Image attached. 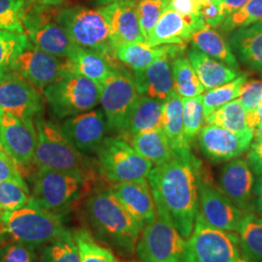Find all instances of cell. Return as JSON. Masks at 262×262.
Returning <instances> with one entry per match:
<instances>
[{
	"instance_id": "obj_1",
	"label": "cell",
	"mask_w": 262,
	"mask_h": 262,
	"mask_svg": "<svg viewBox=\"0 0 262 262\" xmlns=\"http://www.w3.org/2000/svg\"><path fill=\"white\" fill-rule=\"evenodd\" d=\"M200 162L190 150L174 152L168 161L156 165L148 176L157 214L169 219L187 241L198 213Z\"/></svg>"
},
{
	"instance_id": "obj_2",
	"label": "cell",
	"mask_w": 262,
	"mask_h": 262,
	"mask_svg": "<svg viewBox=\"0 0 262 262\" xmlns=\"http://www.w3.org/2000/svg\"><path fill=\"white\" fill-rule=\"evenodd\" d=\"M84 215L93 237L99 243L123 258L135 253L143 227L112 189L99 190L89 197L84 203Z\"/></svg>"
},
{
	"instance_id": "obj_3",
	"label": "cell",
	"mask_w": 262,
	"mask_h": 262,
	"mask_svg": "<svg viewBox=\"0 0 262 262\" xmlns=\"http://www.w3.org/2000/svg\"><path fill=\"white\" fill-rule=\"evenodd\" d=\"M0 226L13 241L33 250L44 247L66 229L61 215L42 208L31 197L17 210L0 212Z\"/></svg>"
},
{
	"instance_id": "obj_4",
	"label": "cell",
	"mask_w": 262,
	"mask_h": 262,
	"mask_svg": "<svg viewBox=\"0 0 262 262\" xmlns=\"http://www.w3.org/2000/svg\"><path fill=\"white\" fill-rule=\"evenodd\" d=\"M56 19L75 45L95 51L103 55L114 68L120 67L121 61L113 47L110 28L100 8L76 6L58 10Z\"/></svg>"
},
{
	"instance_id": "obj_5",
	"label": "cell",
	"mask_w": 262,
	"mask_h": 262,
	"mask_svg": "<svg viewBox=\"0 0 262 262\" xmlns=\"http://www.w3.org/2000/svg\"><path fill=\"white\" fill-rule=\"evenodd\" d=\"M37 144L33 161L38 169H54L88 175L82 152L68 139L61 126L38 117L34 121Z\"/></svg>"
},
{
	"instance_id": "obj_6",
	"label": "cell",
	"mask_w": 262,
	"mask_h": 262,
	"mask_svg": "<svg viewBox=\"0 0 262 262\" xmlns=\"http://www.w3.org/2000/svg\"><path fill=\"white\" fill-rule=\"evenodd\" d=\"M185 262H249L244 255L239 236L215 228L196 215L187 240Z\"/></svg>"
},
{
	"instance_id": "obj_7",
	"label": "cell",
	"mask_w": 262,
	"mask_h": 262,
	"mask_svg": "<svg viewBox=\"0 0 262 262\" xmlns=\"http://www.w3.org/2000/svg\"><path fill=\"white\" fill-rule=\"evenodd\" d=\"M58 10L54 6L37 4L28 0L23 19L25 34L35 47L53 56L68 58L75 45L56 19Z\"/></svg>"
},
{
	"instance_id": "obj_8",
	"label": "cell",
	"mask_w": 262,
	"mask_h": 262,
	"mask_svg": "<svg viewBox=\"0 0 262 262\" xmlns=\"http://www.w3.org/2000/svg\"><path fill=\"white\" fill-rule=\"evenodd\" d=\"M88 175L54 169H39L31 198L48 211L66 214L82 194Z\"/></svg>"
},
{
	"instance_id": "obj_9",
	"label": "cell",
	"mask_w": 262,
	"mask_h": 262,
	"mask_svg": "<svg viewBox=\"0 0 262 262\" xmlns=\"http://www.w3.org/2000/svg\"><path fill=\"white\" fill-rule=\"evenodd\" d=\"M95 152L100 174L116 184L145 181L152 168L150 161L120 137H105Z\"/></svg>"
},
{
	"instance_id": "obj_10",
	"label": "cell",
	"mask_w": 262,
	"mask_h": 262,
	"mask_svg": "<svg viewBox=\"0 0 262 262\" xmlns=\"http://www.w3.org/2000/svg\"><path fill=\"white\" fill-rule=\"evenodd\" d=\"M101 86L72 72L44 90L48 103L59 119L94 109L100 102Z\"/></svg>"
},
{
	"instance_id": "obj_11",
	"label": "cell",
	"mask_w": 262,
	"mask_h": 262,
	"mask_svg": "<svg viewBox=\"0 0 262 262\" xmlns=\"http://www.w3.org/2000/svg\"><path fill=\"white\" fill-rule=\"evenodd\" d=\"M139 96L134 75L124 67L113 68L101 84L99 102L109 130L123 133Z\"/></svg>"
},
{
	"instance_id": "obj_12",
	"label": "cell",
	"mask_w": 262,
	"mask_h": 262,
	"mask_svg": "<svg viewBox=\"0 0 262 262\" xmlns=\"http://www.w3.org/2000/svg\"><path fill=\"white\" fill-rule=\"evenodd\" d=\"M186 245L172 222L157 214L152 223L143 227L135 253L143 261L185 262Z\"/></svg>"
},
{
	"instance_id": "obj_13",
	"label": "cell",
	"mask_w": 262,
	"mask_h": 262,
	"mask_svg": "<svg viewBox=\"0 0 262 262\" xmlns=\"http://www.w3.org/2000/svg\"><path fill=\"white\" fill-rule=\"evenodd\" d=\"M13 71L39 90H45L73 72L71 62L33 46L30 42L15 60Z\"/></svg>"
},
{
	"instance_id": "obj_14",
	"label": "cell",
	"mask_w": 262,
	"mask_h": 262,
	"mask_svg": "<svg viewBox=\"0 0 262 262\" xmlns=\"http://www.w3.org/2000/svg\"><path fill=\"white\" fill-rule=\"evenodd\" d=\"M43 109L44 101L39 91L18 73L11 72L0 83V112L33 121L41 117Z\"/></svg>"
},
{
	"instance_id": "obj_15",
	"label": "cell",
	"mask_w": 262,
	"mask_h": 262,
	"mask_svg": "<svg viewBox=\"0 0 262 262\" xmlns=\"http://www.w3.org/2000/svg\"><path fill=\"white\" fill-rule=\"evenodd\" d=\"M246 213L235 206L221 189L201 177L198 185V213L207 225L226 231H238Z\"/></svg>"
},
{
	"instance_id": "obj_16",
	"label": "cell",
	"mask_w": 262,
	"mask_h": 262,
	"mask_svg": "<svg viewBox=\"0 0 262 262\" xmlns=\"http://www.w3.org/2000/svg\"><path fill=\"white\" fill-rule=\"evenodd\" d=\"M253 138V130L235 133L215 124H205L197 135L203 155L215 162L238 158L250 148Z\"/></svg>"
},
{
	"instance_id": "obj_17",
	"label": "cell",
	"mask_w": 262,
	"mask_h": 262,
	"mask_svg": "<svg viewBox=\"0 0 262 262\" xmlns=\"http://www.w3.org/2000/svg\"><path fill=\"white\" fill-rule=\"evenodd\" d=\"M0 142L17 164L27 165L33 160L37 144L34 122L0 112Z\"/></svg>"
},
{
	"instance_id": "obj_18",
	"label": "cell",
	"mask_w": 262,
	"mask_h": 262,
	"mask_svg": "<svg viewBox=\"0 0 262 262\" xmlns=\"http://www.w3.org/2000/svg\"><path fill=\"white\" fill-rule=\"evenodd\" d=\"M253 188V172L247 160L232 159L221 170V191L244 213L253 212L255 209Z\"/></svg>"
},
{
	"instance_id": "obj_19",
	"label": "cell",
	"mask_w": 262,
	"mask_h": 262,
	"mask_svg": "<svg viewBox=\"0 0 262 262\" xmlns=\"http://www.w3.org/2000/svg\"><path fill=\"white\" fill-rule=\"evenodd\" d=\"M110 28L113 47L133 43H146L141 31L137 0H119L101 8Z\"/></svg>"
},
{
	"instance_id": "obj_20",
	"label": "cell",
	"mask_w": 262,
	"mask_h": 262,
	"mask_svg": "<svg viewBox=\"0 0 262 262\" xmlns=\"http://www.w3.org/2000/svg\"><path fill=\"white\" fill-rule=\"evenodd\" d=\"M61 129L80 152L91 154L103 142L107 122L100 109H93L66 118Z\"/></svg>"
},
{
	"instance_id": "obj_21",
	"label": "cell",
	"mask_w": 262,
	"mask_h": 262,
	"mask_svg": "<svg viewBox=\"0 0 262 262\" xmlns=\"http://www.w3.org/2000/svg\"><path fill=\"white\" fill-rule=\"evenodd\" d=\"M206 26L202 18L191 19L180 15L169 6L150 33L147 44L151 47L161 45H183L197 30Z\"/></svg>"
},
{
	"instance_id": "obj_22",
	"label": "cell",
	"mask_w": 262,
	"mask_h": 262,
	"mask_svg": "<svg viewBox=\"0 0 262 262\" xmlns=\"http://www.w3.org/2000/svg\"><path fill=\"white\" fill-rule=\"evenodd\" d=\"M111 189L142 227L157 219L156 203L148 180L118 183Z\"/></svg>"
},
{
	"instance_id": "obj_23",
	"label": "cell",
	"mask_w": 262,
	"mask_h": 262,
	"mask_svg": "<svg viewBox=\"0 0 262 262\" xmlns=\"http://www.w3.org/2000/svg\"><path fill=\"white\" fill-rule=\"evenodd\" d=\"M175 57L171 55L161 56L143 71L134 72L138 94L164 101L174 91L171 64Z\"/></svg>"
},
{
	"instance_id": "obj_24",
	"label": "cell",
	"mask_w": 262,
	"mask_h": 262,
	"mask_svg": "<svg viewBox=\"0 0 262 262\" xmlns=\"http://www.w3.org/2000/svg\"><path fill=\"white\" fill-rule=\"evenodd\" d=\"M229 46L236 58L262 74V20L231 31Z\"/></svg>"
},
{
	"instance_id": "obj_25",
	"label": "cell",
	"mask_w": 262,
	"mask_h": 262,
	"mask_svg": "<svg viewBox=\"0 0 262 262\" xmlns=\"http://www.w3.org/2000/svg\"><path fill=\"white\" fill-rule=\"evenodd\" d=\"M186 50L183 45H161L151 47L147 43H133L118 47L115 50L117 58L123 64L128 66L133 72L146 69L156 59L163 56H181Z\"/></svg>"
},
{
	"instance_id": "obj_26",
	"label": "cell",
	"mask_w": 262,
	"mask_h": 262,
	"mask_svg": "<svg viewBox=\"0 0 262 262\" xmlns=\"http://www.w3.org/2000/svg\"><path fill=\"white\" fill-rule=\"evenodd\" d=\"M187 58L205 91L231 82L239 76L237 70L207 56L196 48L192 47L187 52Z\"/></svg>"
},
{
	"instance_id": "obj_27",
	"label": "cell",
	"mask_w": 262,
	"mask_h": 262,
	"mask_svg": "<svg viewBox=\"0 0 262 262\" xmlns=\"http://www.w3.org/2000/svg\"><path fill=\"white\" fill-rule=\"evenodd\" d=\"M163 102L140 95L131 112L123 133L131 138L144 131L162 128Z\"/></svg>"
},
{
	"instance_id": "obj_28",
	"label": "cell",
	"mask_w": 262,
	"mask_h": 262,
	"mask_svg": "<svg viewBox=\"0 0 262 262\" xmlns=\"http://www.w3.org/2000/svg\"><path fill=\"white\" fill-rule=\"evenodd\" d=\"M162 130L174 152L190 150V144L184 134L182 98L175 91L163 102Z\"/></svg>"
},
{
	"instance_id": "obj_29",
	"label": "cell",
	"mask_w": 262,
	"mask_h": 262,
	"mask_svg": "<svg viewBox=\"0 0 262 262\" xmlns=\"http://www.w3.org/2000/svg\"><path fill=\"white\" fill-rule=\"evenodd\" d=\"M192 47L234 70L239 69V62L231 48L223 36L209 26L197 30L190 38Z\"/></svg>"
},
{
	"instance_id": "obj_30",
	"label": "cell",
	"mask_w": 262,
	"mask_h": 262,
	"mask_svg": "<svg viewBox=\"0 0 262 262\" xmlns=\"http://www.w3.org/2000/svg\"><path fill=\"white\" fill-rule=\"evenodd\" d=\"M131 146L140 156L155 165L168 161L174 155L162 128L144 131L134 135L131 137Z\"/></svg>"
},
{
	"instance_id": "obj_31",
	"label": "cell",
	"mask_w": 262,
	"mask_h": 262,
	"mask_svg": "<svg viewBox=\"0 0 262 262\" xmlns=\"http://www.w3.org/2000/svg\"><path fill=\"white\" fill-rule=\"evenodd\" d=\"M68 59L73 72L91 79L100 86L114 68L103 55L79 46L75 48Z\"/></svg>"
},
{
	"instance_id": "obj_32",
	"label": "cell",
	"mask_w": 262,
	"mask_h": 262,
	"mask_svg": "<svg viewBox=\"0 0 262 262\" xmlns=\"http://www.w3.org/2000/svg\"><path fill=\"white\" fill-rule=\"evenodd\" d=\"M239 241L249 262H262V216L246 213L238 228Z\"/></svg>"
},
{
	"instance_id": "obj_33",
	"label": "cell",
	"mask_w": 262,
	"mask_h": 262,
	"mask_svg": "<svg viewBox=\"0 0 262 262\" xmlns=\"http://www.w3.org/2000/svg\"><path fill=\"white\" fill-rule=\"evenodd\" d=\"M171 68L173 88L181 98L195 97L205 92L188 58L182 55L176 56L172 60Z\"/></svg>"
},
{
	"instance_id": "obj_34",
	"label": "cell",
	"mask_w": 262,
	"mask_h": 262,
	"mask_svg": "<svg viewBox=\"0 0 262 262\" xmlns=\"http://www.w3.org/2000/svg\"><path fill=\"white\" fill-rule=\"evenodd\" d=\"M39 262H80L73 232L66 228L54 240L42 247Z\"/></svg>"
},
{
	"instance_id": "obj_35",
	"label": "cell",
	"mask_w": 262,
	"mask_h": 262,
	"mask_svg": "<svg viewBox=\"0 0 262 262\" xmlns=\"http://www.w3.org/2000/svg\"><path fill=\"white\" fill-rule=\"evenodd\" d=\"M247 111L239 99L225 104L204 119L205 124H215L235 133L252 130L246 121Z\"/></svg>"
},
{
	"instance_id": "obj_36",
	"label": "cell",
	"mask_w": 262,
	"mask_h": 262,
	"mask_svg": "<svg viewBox=\"0 0 262 262\" xmlns=\"http://www.w3.org/2000/svg\"><path fill=\"white\" fill-rule=\"evenodd\" d=\"M29 44L24 33L0 30V83L13 72L16 58Z\"/></svg>"
},
{
	"instance_id": "obj_37",
	"label": "cell",
	"mask_w": 262,
	"mask_h": 262,
	"mask_svg": "<svg viewBox=\"0 0 262 262\" xmlns=\"http://www.w3.org/2000/svg\"><path fill=\"white\" fill-rule=\"evenodd\" d=\"M247 81V76H238L231 82L220 85L202 94L204 119L226 103L239 97L241 89Z\"/></svg>"
},
{
	"instance_id": "obj_38",
	"label": "cell",
	"mask_w": 262,
	"mask_h": 262,
	"mask_svg": "<svg viewBox=\"0 0 262 262\" xmlns=\"http://www.w3.org/2000/svg\"><path fill=\"white\" fill-rule=\"evenodd\" d=\"M79 250L80 262H119L112 250L105 247L84 229L73 231Z\"/></svg>"
},
{
	"instance_id": "obj_39",
	"label": "cell",
	"mask_w": 262,
	"mask_h": 262,
	"mask_svg": "<svg viewBox=\"0 0 262 262\" xmlns=\"http://www.w3.org/2000/svg\"><path fill=\"white\" fill-rule=\"evenodd\" d=\"M184 134L190 144L203 127L204 112L202 94L190 98H182Z\"/></svg>"
},
{
	"instance_id": "obj_40",
	"label": "cell",
	"mask_w": 262,
	"mask_h": 262,
	"mask_svg": "<svg viewBox=\"0 0 262 262\" xmlns=\"http://www.w3.org/2000/svg\"><path fill=\"white\" fill-rule=\"evenodd\" d=\"M28 0H0V30L24 33L23 19Z\"/></svg>"
},
{
	"instance_id": "obj_41",
	"label": "cell",
	"mask_w": 262,
	"mask_h": 262,
	"mask_svg": "<svg viewBox=\"0 0 262 262\" xmlns=\"http://www.w3.org/2000/svg\"><path fill=\"white\" fill-rule=\"evenodd\" d=\"M169 0H137V13L141 31L147 43L161 15L168 9Z\"/></svg>"
},
{
	"instance_id": "obj_42",
	"label": "cell",
	"mask_w": 262,
	"mask_h": 262,
	"mask_svg": "<svg viewBox=\"0 0 262 262\" xmlns=\"http://www.w3.org/2000/svg\"><path fill=\"white\" fill-rule=\"evenodd\" d=\"M262 20V0H249L242 8L225 18L219 27L223 32H231L234 29L251 26Z\"/></svg>"
},
{
	"instance_id": "obj_43",
	"label": "cell",
	"mask_w": 262,
	"mask_h": 262,
	"mask_svg": "<svg viewBox=\"0 0 262 262\" xmlns=\"http://www.w3.org/2000/svg\"><path fill=\"white\" fill-rule=\"evenodd\" d=\"M28 187L13 182H0V212H9L26 205L29 201Z\"/></svg>"
},
{
	"instance_id": "obj_44",
	"label": "cell",
	"mask_w": 262,
	"mask_h": 262,
	"mask_svg": "<svg viewBox=\"0 0 262 262\" xmlns=\"http://www.w3.org/2000/svg\"><path fill=\"white\" fill-rule=\"evenodd\" d=\"M0 262H38L35 250L13 241L0 247Z\"/></svg>"
},
{
	"instance_id": "obj_45",
	"label": "cell",
	"mask_w": 262,
	"mask_h": 262,
	"mask_svg": "<svg viewBox=\"0 0 262 262\" xmlns=\"http://www.w3.org/2000/svg\"><path fill=\"white\" fill-rule=\"evenodd\" d=\"M239 101L246 111H252L262 106V80L246 81L241 89Z\"/></svg>"
},
{
	"instance_id": "obj_46",
	"label": "cell",
	"mask_w": 262,
	"mask_h": 262,
	"mask_svg": "<svg viewBox=\"0 0 262 262\" xmlns=\"http://www.w3.org/2000/svg\"><path fill=\"white\" fill-rule=\"evenodd\" d=\"M16 164L6 151L0 150V182H13L28 187Z\"/></svg>"
},
{
	"instance_id": "obj_47",
	"label": "cell",
	"mask_w": 262,
	"mask_h": 262,
	"mask_svg": "<svg viewBox=\"0 0 262 262\" xmlns=\"http://www.w3.org/2000/svg\"><path fill=\"white\" fill-rule=\"evenodd\" d=\"M170 7L186 18L197 19L201 17V6L194 0H169Z\"/></svg>"
},
{
	"instance_id": "obj_48",
	"label": "cell",
	"mask_w": 262,
	"mask_h": 262,
	"mask_svg": "<svg viewBox=\"0 0 262 262\" xmlns=\"http://www.w3.org/2000/svg\"><path fill=\"white\" fill-rule=\"evenodd\" d=\"M221 3L219 1H209V3L201 7V17L207 26L211 28H219L224 19L221 14Z\"/></svg>"
},
{
	"instance_id": "obj_49",
	"label": "cell",
	"mask_w": 262,
	"mask_h": 262,
	"mask_svg": "<svg viewBox=\"0 0 262 262\" xmlns=\"http://www.w3.org/2000/svg\"><path fill=\"white\" fill-rule=\"evenodd\" d=\"M248 163L253 173L262 176V141H254L248 154Z\"/></svg>"
},
{
	"instance_id": "obj_50",
	"label": "cell",
	"mask_w": 262,
	"mask_h": 262,
	"mask_svg": "<svg viewBox=\"0 0 262 262\" xmlns=\"http://www.w3.org/2000/svg\"><path fill=\"white\" fill-rule=\"evenodd\" d=\"M248 2L249 0H224L221 3V14L224 20L232 13L241 9Z\"/></svg>"
},
{
	"instance_id": "obj_51",
	"label": "cell",
	"mask_w": 262,
	"mask_h": 262,
	"mask_svg": "<svg viewBox=\"0 0 262 262\" xmlns=\"http://www.w3.org/2000/svg\"><path fill=\"white\" fill-rule=\"evenodd\" d=\"M246 121L249 128L252 130L256 126L262 125V106L252 111H247Z\"/></svg>"
},
{
	"instance_id": "obj_52",
	"label": "cell",
	"mask_w": 262,
	"mask_h": 262,
	"mask_svg": "<svg viewBox=\"0 0 262 262\" xmlns=\"http://www.w3.org/2000/svg\"><path fill=\"white\" fill-rule=\"evenodd\" d=\"M253 194H254V207L257 210L258 214L262 216V176H259L254 184Z\"/></svg>"
},
{
	"instance_id": "obj_53",
	"label": "cell",
	"mask_w": 262,
	"mask_h": 262,
	"mask_svg": "<svg viewBox=\"0 0 262 262\" xmlns=\"http://www.w3.org/2000/svg\"><path fill=\"white\" fill-rule=\"evenodd\" d=\"M32 2H35L37 4L41 5H46V6H58L59 4H61L64 0H31Z\"/></svg>"
},
{
	"instance_id": "obj_54",
	"label": "cell",
	"mask_w": 262,
	"mask_h": 262,
	"mask_svg": "<svg viewBox=\"0 0 262 262\" xmlns=\"http://www.w3.org/2000/svg\"><path fill=\"white\" fill-rule=\"evenodd\" d=\"M253 140L262 141V125H258L253 129Z\"/></svg>"
},
{
	"instance_id": "obj_55",
	"label": "cell",
	"mask_w": 262,
	"mask_h": 262,
	"mask_svg": "<svg viewBox=\"0 0 262 262\" xmlns=\"http://www.w3.org/2000/svg\"><path fill=\"white\" fill-rule=\"evenodd\" d=\"M97 3H99V4H101V5H108V4H110V3H113V2H116V1H119V0H95Z\"/></svg>"
},
{
	"instance_id": "obj_56",
	"label": "cell",
	"mask_w": 262,
	"mask_h": 262,
	"mask_svg": "<svg viewBox=\"0 0 262 262\" xmlns=\"http://www.w3.org/2000/svg\"><path fill=\"white\" fill-rule=\"evenodd\" d=\"M196 2L197 4H199L201 7L205 6L208 3H209V0H194Z\"/></svg>"
},
{
	"instance_id": "obj_57",
	"label": "cell",
	"mask_w": 262,
	"mask_h": 262,
	"mask_svg": "<svg viewBox=\"0 0 262 262\" xmlns=\"http://www.w3.org/2000/svg\"><path fill=\"white\" fill-rule=\"evenodd\" d=\"M122 262H147V261H143V260H141V259H139V260H136V259H129V260H124V261Z\"/></svg>"
},
{
	"instance_id": "obj_58",
	"label": "cell",
	"mask_w": 262,
	"mask_h": 262,
	"mask_svg": "<svg viewBox=\"0 0 262 262\" xmlns=\"http://www.w3.org/2000/svg\"><path fill=\"white\" fill-rule=\"evenodd\" d=\"M2 232H3V230L1 229V226H0V242H1V238H2V236H1Z\"/></svg>"
},
{
	"instance_id": "obj_59",
	"label": "cell",
	"mask_w": 262,
	"mask_h": 262,
	"mask_svg": "<svg viewBox=\"0 0 262 262\" xmlns=\"http://www.w3.org/2000/svg\"><path fill=\"white\" fill-rule=\"evenodd\" d=\"M209 1H219V2H223L224 0H209Z\"/></svg>"
},
{
	"instance_id": "obj_60",
	"label": "cell",
	"mask_w": 262,
	"mask_h": 262,
	"mask_svg": "<svg viewBox=\"0 0 262 262\" xmlns=\"http://www.w3.org/2000/svg\"><path fill=\"white\" fill-rule=\"evenodd\" d=\"M1 147H2V145H1V142H0V148H1Z\"/></svg>"
}]
</instances>
